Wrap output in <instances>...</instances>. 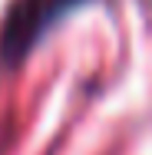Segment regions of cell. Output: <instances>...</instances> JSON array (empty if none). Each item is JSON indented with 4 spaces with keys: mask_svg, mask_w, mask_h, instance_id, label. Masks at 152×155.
I'll list each match as a JSON object with an SVG mask.
<instances>
[{
    "mask_svg": "<svg viewBox=\"0 0 152 155\" xmlns=\"http://www.w3.org/2000/svg\"><path fill=\"white\" fill-rule=\"evenodd\" d=\"M83 3L86 0H10L0 20V66H20L46 40V33Z\"/></svg>",
    "mask_w": 152,
    "mask_h": 155,
    "instance_id": "obj_1",
    "label": "cell"
}]
</instances>
